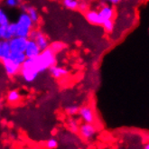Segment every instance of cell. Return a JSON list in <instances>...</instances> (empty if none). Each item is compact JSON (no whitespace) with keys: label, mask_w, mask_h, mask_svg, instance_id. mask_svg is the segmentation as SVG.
Segmentation results:
<instances>
[{"label":"cell","mask_w":149,"mask_h":149,"mask_svg":"<svg viewBox=\"0 0 149 149\" xmlns=\"http://www.w3.org/2000/svg\"><path fill=\"white\" fill-rule=\"evenodd\" d=\"M22 11L25 12L30 16V18L32 19V21L33 22L34 24H37L40 21V14H39L37 8L36 6H23Z\"/></svg>","instance_id":"cell-11"},{"label":"cell","mask_w":149,"mask_h":149,"mask_svg":"<svg viewBox=\"0 0 149 149\" xmlns=\"http://www.w3.org/2000/svg\"><path fill=\"white\" fill-rule=\"evenodd\" d=\"M17 24L19 25H22V26H24V27H27L29 29H33V26H34V24L33 22L32 21V19L30 18V16L26 14L25 12H21L17 17V20L15 22Z\"/></svg>","instance_id":"cell-12"},{"label":"cell","mask_w":149,"mask_h":149,"mask_svg":"<svg viewBox=\"0 0 149 149\" xmlns=\"http://www.w3.org/2000/svg\"><path fill=\"white\" fill-rule=\"evenodd\" d=\"M13 37L11 32L8 29V26H0V40L9 41Z\"/></svg>","instance_id":"cell-19"},{"label":"cell","mask_w":149,"mask_h":149,"mask_svg":"<svg viewBox=\"0 0 149 149\" xmlns=\"http://www.w3.org/2000/svg\"><path fill=\"white\" fill-rule=\"evenodd\" d=\"M79 131H80L81 136L85 139H92L97 133V128L93 124L90 123H84L80 126L79 127Z\"/></svg>","instance_id":"cell-6"},{"label":"cell","mask_w":149,"mask_h":149,"mask_svg":"<svg viewBox=\"0 0 149 149\" xmlns=\"http://www.w3.org/2000/svg\"><path fill=\"white\" fill-rule=\"evenodd\" d=\"M84 16L88 23H90L91 24L101 25L103 24V21L100 18L98 10H87L86 12H84Z\"/></svg>","instance_id":"cell-10"},{"label":"cell","mask_w":149,"mask_h":149,"mask_svg":"<svg viewBox=\"0 0 149 149\" xmlns=\"http://www.w3.org/2000/svg\"><path fill=\"white\" fill-rule=\"evenodd\" d=\"M49 47L55 54H58L62 52L65 49V45H64V42H63L57 41V42H54L50 43Z\"/></svg>","instance_id":"cell-16"},{"label":"cell","mask_w":149,"mask_h":149,"mask_svg":"<svg viewBox=\"0 0 149 149\" xmlns=\"http://www.w3.org/2000/svg\"><path fill=\"white\" fill-rule=\"evenodd\" d=\"M49 72H50L51 76L54 77V79H60V78L65 77L69 73V71L64 67L58 66L55 64L49 69Z\"/></svg>","instance_id":"cell-13"},{"label":"cell","mask_w":149,"mask_h":149,"mask_svg":"<svg viewBox=\"0 0 149 149\" xmlns=\"http://www.w3.org/2000/svg\"><path fill=\"white\" fill-rule=\"evenodd\" d=\"M10 23L9 16L4 6H0V26H6Z\"/></svg>","instance_id":"cell-17"},{"label":"cell","mask_w":149,"mask_h":149,"mask_svg":"<svg viewBox=\"0 0 149 149\" xmlns=\"http://www.w3.org/2000/svg\"><path fill=\"white\" fill-rule=\"evenodd\" d=\"M3 4L7 8H16L22 4V0H3Z\"/></svg>","instance_id":"cell-22"},{"label":"cell","mask_w":149,"mask_h":149,"mask_svg":"<svg viewBox=\"0 0 149 149\" xmlns=\"http://www.w3.org/2000/svg\"><path fill=\"white\" fill-rule=\"evenodd\" d=\"M144 149H149V142H148V143H146V144L145 145Z\"/></svg>","instance_id":"cell-29"},{"label":"cell","mask_w":149,"mask_h":149,"mask_svg":"<svg viewBox=\"0 0 149 149\" xmlns=\"http://www.w3.org/2000/svg\"><path fill=\"white\" fill-rule=\"evenodd\" d=\"M41 49L37 45L36 41L33 39H29L27 41V45H26L25 50H24V54L26 58H34L40 54Z\"/></svg>","instance_id":"cell-8"},{"label":"cell","mask_w":149,"mask_h":149,"mask_svg":"<svg viewBox=\"0 0 149 149\" xmlns=\"http://www.w3.org/2000/svg\"><path fill=\"white\" fill-rule=\"evenodd\" d=\"M78 114L80 115L81 119L84 121V123L93 124L95 122V115L92 109L90 106H83L80 108Z\"/></svg>","instance_id":"cell-9"},{"label":"cell","mask_w":149,"mask_h":149,"mask_svg":"<svg viewBox=\"0 0 149 149\" xmlns=\"http://www.w3.org/2000/svg\"><path fill=\"white\" fill-rule=\"evenodd\" d=\"M2 64H3V67H4V70H5L6 75L10 76V77H14V76L17 75L20 72L21 65L16 63L9 56L2 61Z\"/></svg>","instance_id":"cell-3"},{"label":"cell","mask_w":149,"mask_h":149,"mask_svg":"<svg viewBox=\"0 0 149 149\" xmlns=\"http://www.w3.org/2000/svg\"><path fill=\"white\" fill-rule=\"evenodd\" d=\"M29 39H33V40L36 41V42L37 43V45L39 46L41 51L45 50L50 46L49 39L41 30L33 28L30 32V34H29Z\"/></svg>","instance_id":"cell-2"},{"label":"cell","mask_w":149,"mask_h":149,"mask_svg":"<svg viewBox=\"0 0 149 149\" xmlns=\"http://www.w3.org/2000/svg\"><path fill=\"white\" fill-rule=\"evenodd\" d=\"M11 54L9 42L7 40H0V62L7 58Z\"/></svg>","instance_id":"cell-14"},{"label":"cell","mask_w":149,"mask_h":149,"mask_svg":"<svg viewBox=\"0 0 149 149\" xmlns=\"http://www.w3.org/2000/svg\"><path fill=\"white\" fill-rule=\"evenodd\" d=\"M46 147L48 149H55L58 147V141L54 138H50L46 142Z\"/></svg>","instance_id":"cell-26"},{"label":"cell","mask_w":149,"mask_h":149,"mask_svg":"<svg viewBox=\"0 0 149 149\" xmlns=\"http://www.w3.org/2000/svg\"><path fill=\"white\" fill-rule=\"evenodd\" d=\"M98 13L103 22L107 20H113L114 16H115V9L110 4L102 5L98 10Z\"/></svg>","instance_id":"cell-7"},{"label":"cell","mask_w":149,"mask_h":149,"mask_svg":"<svg viewBox=\"0 0 149 149\" xmlns=\"http://www.w3.org/2000/svg\"><path fill=\"white\" fill-rule=\"evenodd\" d=\"M20 98H21V95H20L19 91H16V90L10 91L9 92H8L7 97H6L7 101L10 102V103H15V102L19 101Z\"/></svg>","instance_id":"cell-20"},{"label":"cell","mask_w":149,"mask_h":149,"mask_svg":"<svg viewBox=\"0 0 149 149\" xmlns=\"http://www.w3.org/2000/svg\"><path fill=\"white\" fill-rule=\"evenodd\" d=\"M9 57L15 61L16 63H18L22 66V64L24 63V61L26 60V56L24 54V52H11Z\"/></svg>","instance_id":"cell-18"},{"label":"cell","mask_w":149,"mask_h":149,"mask_svg":"<svg viewBox=\"0 0 149 149\" xmlns=\"http://www.w3.org/2000/svg\"><path fill=\"white\" fill-rule=\"evenodd\" d=\"M63 6L69 10H77L80 1L79 0H63Z\"/></svg>","instance_id":"cell-21"},{"label":"cell","mask_w":149,"mask_h":149,"mask_svg":"<svg viewBox=\"0 0 149 149\" xmlns=\"http://www.w3.org/2000/svg\"><path fill=\"white\" fill-rule=\"evenodd\" d=\"M28 38L19 36H14L9 41V46L11 52H24Z\"/></svg>","instance_id":"cell-4"},{"label":"cell","mask_w":149,"mask_h":149,"mask_svg":"<svg viewBox=\"0 0 149 149\" xmlns=\"http://www.w3.org/2000/svg\"></svg>","instance_id":"cell-31"},{"label":"cell","mask_w":149,"mask_h":149,"mask_svg":"<svg viewBox=\"0 0 149 149\" xmlns=\"http://www.w3.org/2000/svg\"><path fill=\"white\" fill-rule=\"evenodd\" d=\"M19 74L21 75L22 80L25 82V83H32L33 81H36V79L39 76V73L36 72L34 70H33L32 68L26 67L22 65Z\"/></svg>","instance_id":"cell-5"},{"label":"cell","mask_w":149,"mask_h":149,"mask_svg":"<svg viewBox=\"0 0 149 149\" xmlns=\"http://www.w3.org/2000/svg\"><path fill=\"white\" fill-rule=\"evenodd\" d=\"M79 108L78 105H69L65 108V111L67 113V115L69 116H74V115H77L78 112H79Z\"/></svg>","instance_id":"cell-24"},{"label":"cell","mask_w":149,"mask_h":149,"mask_svg":"<svg viewBox=\"0 0 149 149\" xmlns=\"http://www.w3.org/2000/svg\"><path fill=\"white\" fill-rule=\"evenodd\" d=\"M103 26V29L105 32L107 33H111L113 32L114 28H115V23H114L113 20H107L104 21L103 24H101Z\"/></svg>","instance_id":"cell-23"},{"label":"cell","mask_w":149,"mask_h":149,"mask_svg":"<svg viewBox=\"0 0 149 149\" xmlns=\"http://www.w3.org/2000/svg\"><path fill=\"white\" fill-rule=\"evenodd\" d=\"M105 1H107L109 4H110L112 6H116L118 4H119L122 1V0H105Z\"/></svg>","instance_id":"cell-28"},{"label":"cell","mask_w":149,"mask_h":149,"mask_svg":"<svg viewBox=\"0 0 149 149\" xmlns=\"http://www.w3.org/2000/svg\"><path fill=\"white\" fill-rule=\"evenodd\" d=\"M56 62V54L50 49V47H48L47 49L42 51L40 54L36 57L26 58L22 65L32 68L36 72L41 74L48 71L52 66L55 65Z\"/></svg>","instance_id":"cell-1"},{"label":"cell","mask_w":149,"mask_h":149,"mask_svg":"<svg viewBox=\"0 0 149 149\" xmlns=\"http://www.w3.org/2000/svg\"><path fill=\"white\" fill-rule=\"evenodd\" d=\"M68 127H69V129L73 133H77L79 131V124H78V122L75 119L70 120Z\"/></svg>","instance_id":"cell-25"},{"label":"cell","mask_w":149,"mask_h":149,"mask_svg":"<svg viewBox=\"0 0 149 149\" xmlns=\"http://www.w3.org/2000/svg\"><path fill=\"white\" fill-rule=\"evenodd\" d=\"M16 24V23H15ZM32 29H29L24 26L19 25L16 24V30H15V36H19L24 38H29V34Z\"/></svg>","instance_id":"cell-15"},{"label":"cell","mask_w":149,"mask_h":149,"mask_svg":"<svg viewBox=\"0 0 149 149\" xmlns=\"http://www.w3.org/2000/svg\"><path fill=\"white\" fill-rule=\"evenodd\" d=\"M87 8H88V5H87L86 1L80 2V4H79V7H78L79 10H81L82 12H86L87 11Z\"/></svg>","instance_id":"cell-27"},{"label":"cell","mask_w":149,"mask_h":149,"mask_svg":"<svg viewBox=\"0 0 149 149\" xmlns=\"http://www.w3.org/2000/svg\"><path fill=\"white\" fill-rule=\"evenodd\" d=\"M80 2H84V1H86V0H79Z\"/></svg>","instance_id":"cell-30"}]
</instances>
